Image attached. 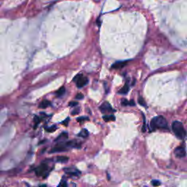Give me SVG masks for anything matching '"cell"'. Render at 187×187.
I'll return each instance as SVG.
<instances>
[{
  "label": "cell",
  "mask_w": 187,
  "mask_h": 187,
  "mask_svg": "<svg viewBox=\"0 0 187 187\" xmlns=\"http://www.w3.org/2000/svg\"><path fill=\"white\" fill-rule=\"evenodd\" d=\"M174 153H175V156L178 158H183L186 156V150H185L184 148L182 146L177 147L175 149Z\"/></svg>",
  "instance_id": "obj_7"
},
{
  "label": "cell",
  "mask_w": 187,
  "mask_h": 187,
  "mask_svg": "<svg viewBox=\"0 0 187 187\" xmlns=\"http://www.w3.org/2000/svg\"><path fill=\"white\" fill-rule=\"evenodd\" d=\"M65 90H66L65 88H64V86L61 87L58 91H56V96H58V97H61V96H62L63 95L65 94V91H66Z\"/></svg>",
  "instance_id": "obj_12"
},
{
  "label": "cell",
  "mask_w": 187,
  "mask_h": 187,
  "mask_svg": "<svg viewBox=\"0 0 187 187\" xmlns=\"http://www.w3.org/2000/svg\"><path fill=\"white\" fill-rule=\"evenodd\" d=\"M68 146L66 145V142H58L54 148L50 150V153H58V152H62L67 150Z\"/></svg>",
  "instance_id": "obj_4"
},
{
  "label": "cell",
  "mask_w": 187,
  "mask_h": 187,
  "mask_svg": "<svg viewBox=\"0 0 187 187\" xmlns=\"http://www.w3.org/2000/svg\"><path fill=\"white\" fill-rule=\"evenodd\" d=\"M77 135H78L79 137H84L85 138V137H87L88 136V130H87V129H83L80 131V133H79Z\"/></svg>",
  "instance_id": "obj_15"
},
{
  "label": "cell",
  "mask_w": 187,
  "mask_h": 187,
  "mask_svg": "<svg viewBox=\"0 0 187 187\" xmlns=\"http://www.w3.org/2000/svg\"><path fill=\"white\" fill-rule=\"evenodd\" d=\"M67 137H68V134L66 132H65V131H64V132L61 133V134L57 137V138L55 140V141H56V142H58H58H60V141H61H61L67 139Z\"/></svg>",
  "instance_id": "obj_9"
},
{
  "label": "cell",
  "mask_w": 187,
  "mask_h": 187,
  "mask_svg": "<svg viewBox=\"0 0 187 187\" xmlns=\"http://www.w3.org/2000/svg\"><path fill=\"white\" fill-rule=\"evenodd\" d=\"M47 164H45V163H42L41 164L39 167H37V168L35 169V173L37 176H40L42 175L45 171L47 170Z\"/></svg>",
  "instance_id": "obj_6"
},
{
  "label": "cell",
  "mask_w": 187,
  "mask_h": 187,
  "mask_svg": "<svg viewBox=\"0 0 187 187\" xmlns=\"http://www.w3.org/2000/svg\"><path fill=\"white\" fill-rule=\"evenodd\" d=\"M64 170L66 171V172L67 174H69V175H72V176H77V175H79V174H80V172H78V171H77V170H72V169H64Z\"/></svg>",
  "instance_id": "obj_13"
},
{
  "label": "cell",
  "mask_w": 187,
  "mask_h": 187,
  "mask_svg": "<svg viewBox=\"0 0 187 187\" xmlns=\"http://www.w3.org/2000/svg\"><path fill=\"white\" fill-rule=\"evenodd\" d=\"M151 183L153 186H159V185L161 184L160 181H159V180H153L151 181Z\"/></svg>",
  "instance_id": "obj_20"
},
{
  "label": "cell",
  "mask_w": 187,
  "mask_h": 187,
  "mask_svg": "<svg viewBox=\"0 0 187 187\" xmlns=\"http://www.w3.org/2000/svg\"><path fill=\"white\" fill-rule=\"evenodd\" d=\"M79 112H80V109H79V108L75 109V110H74L72 112V115H76V114H78Z\"/></svg>",
  "instance_id": "obj_26"
},
{
  "label": "cell",
  "mask_w": 187,
  "mask_h": 187,
  "mask_svg": "<svg viewBox=\"0 0 187 187\" xmlns=\"http://www.w3.org/2000/svg\"><path fill=\"white\" fill-rule=\"evenodd\" d=\"M150 127L151 130H155L156 129H167V121L163 116L159 115L151 120L150 123Z\"/></svg>",
  "instance_id": "obj_1"
},
{
  "label": "cell",
  "mask_w": 187,
  "mask_h": 187,
  "mask_svg": "<svg viewBox=\"0 0 187 187\" xmlns=\"http://www.w3.org/2000/svg\"><path fill=\"white\" fill-rule=\"evenodd\" d=\"M50 105V101L48 100H43L42 102L39 104V107H40V108H46L47 107H48V106Z\"/></svg>",
  "instance_id": "obj_14"
},
{
  "label": "cell",
  "mask_w": 187,
  "mask_h": 187,
  "mask_svg": "<svg viewBox=\"0 0 187 187\" xmlns=\"http://www.w3.org/2000/svg\"><path fill=\"white\" fill-rule=\"evenodd\" d=\"M61 186H63V187H67V185H66V181H64V182H63V183H61V184L60 185L59 187H61Z\"/></svg>",
  "instance_id": "obj_29"
},
{
  "label": "cell",
  "mask_w": 187,
  "mask_h": 187,
  "mask_svg": "<svg viewBox=\"0 0 187 187\" xmlns=\"http://www.w3.org/2000/svg\"><path fill=\"white\" fill-rule=\"evenodd\" d=\"M142 116H143V126H142V131H145V115H142Z\"/></svg>",
  "instance_id": "obj_27"
},
{
  "label": "cell",
  "mask_w": 187,
  "mask_h": 187,
  "mask_svg": "<svg viewBox=\"0 0 187 187\" xmlns=\"http://www.w3.org/2000/svg\"><path fill=\"white\" fill-rule=\"evenodd\" d=\"M129 105H130V106H134V105H135V103H134V101H133L132 99H131V100L129 101Z\"/></svg>",
  "instance_id": "obj_28"
},
{
  "label": "cell",
  "mask_w": 187,
  "mask_h": 187,
  "mask_svg": "<svg viewBox=\"0 0 187 187\" xmlns=\"http://www.w3.org/2000/svg\"><path fill=\"white\" fill-rule=\"evenodd\" d=\"M172 129L174 134L180 140H183L186 137V131L181 122L175 121L172 123Z\"/></svg>",
  "instance_id": "obj_2"
},
{
  "label": "cell",
  "mask_w": 187,
  "mask_h": 187,
  "mask_svg": "<svg viewBox=\"0 0 187 187\" xmlns=\"http://www.w3.org/2000/svg\"><path fill=\"white\" fill-rule=\"evenodd\" d=\"M73 81L76 82V85H77V88H82V87L85 86L88 83V79L85 76H83L82 74H78V75H77L74 77Z\"/></svg>",
  "instance_id": "obj_3"
},
{
  "label": "cell",
  "mask_w": 187,
  "mask_h": 187,
  "mask_svg": "<svg viewBox=\"0 0 187 187\" xmlns=\"http://www.w3.org/2000/svg\"><path fill=\"white\" fill-rule=\"evenodd\" d=\"M121 104L123 106H126V105H129V101L126 99H123L121 100Z\"/></svg>",
  "instance_id": "obj_23"
},
{
  "label": "cell",
  "mask_w": 187,
  "mask_h": 187,
  "mask_svg": "<svg viewBox=\"0 0 187 187\" xmlns=\"http://www.w3.org/2000/svg\"><path fill=\"white\" fill-rule=\"evenodd\" d=\"M129 90V85H128L127 83H125V85H123V87L122 88L120 89V91H118V94H126L128 93Z\"/></svg>",
  "instance_id": "obj_10"
},
{
  "label": "cell",
  "mask_w": 187,
  "mask_h": 187,
  "mask_svg": "<svg viewBox=\"0 0 187 187\" xmlns=\"http://www.w3.org/2000/svg\"><path fill=\"white\" fill-rule=\"evenodd\" d=\"M138 103L140 104L141 106H143V107H147L146 104H145V100H144L143 98H142V96H139L138 97Z\"/></svg>",
  "instance_id": "obj_17"
},
{
  "label": "cell",
  "mask_w": 187,
  "mask_h": 187,
  "mask_svg": "<svg viewBox=\"0 0 187 187\" xmlns=\"http://www.w3.org/2000/svg\"><path fill=\"white\" fill-rule=\"evenodd\" d=\"M34 123H35V126H34V129H35V128H37V126L38 125V123L40 122V119H39V117L36 115V116L34 118Z\"/></svg>",
  "instance_id": "obj_19"
},
{
  "label": "cell",
  "mask_w": 187,
  "mask_h": 187,
  "mask_svg": "<svg viewBox=\"0 0 187 187\" xmlns=\"http://www.w3.org/2000/svg\"><path fill=\"white\" fill-rule=\"evenodd\" d=\"M56 129H57L56 126H50V127L45 128V130H46L47 132H53V131H56Z\"/></svg>",
  "instance_id": "obj_18"
},
{
  "label": "cell",
  "mask_w": 187,
  "mask_h": 187,
  "mask_svg": "<svg viewBox=\"0 0 187 187\" xmlns=\"http://www.w3.org/2000/svg\"><path fill=\"white\" fill-rule=\"evenodd\" d=\"M77 104H78V103H77V102H74V101H72V102H70L69 103V106H70V107H75V106H77Z\"/></svg>",
  "instance_id": "obj_24"
},
{
  "label": "cell",
  "mask_w": 187,
  "mask_h": 187,
  "mask_svg": "<svg viewBox=\"0 0 187 187\" xmlns=\"http://www.w3.org/2000/svg\"><path fill=\"white\" fill-rule=\"evenodd\" d=\"M88 120V117H84V116H81V117H79V118H77V121L79 122H81V121H87Z\"/></svg>",
  "instance_id": "obj_21"
},
{
  "label": "cell",
  "mask_w": 187,
  "mask_h": 187,
  "mask_svg": "<svg viewBox=\"0 0 187 187\" xmlns=\"http://www.w3.org/2000/svg\"><path fill=\"white\" fill-rule=\"evenodd\" d=\"M68 159H69V158L66 157V156H58L56 158V161L60 163H66L67 162Z\"/></svg>",
  "instance_id": "obj_16"
},
{
  "label": "cell",
  "mask_w": 187,
  "mask_h": 187,
  "mask_svg": "<svg viewBox=\"0 0 187 187\" xmlns=\"http://www.w3.org/2000/svg\"><path fill=\"white\" fill-rule=\"evenodd\" d=\"M69 118H67L66 120H64V121L61 122V123H62V124H64V126H68V123H69Z\"/></svg>",
  "instance_id": "obj_25"
},
{
  "label": "cell",
  "mask_w": 187,
  "mask_h": 187,
  "mask_svg": "<svg viewBox=\"0 0 187 187\" xmlns=\"http://www.w3.org/2000/svg\"><path fill=\"white\" fill-rule=\"evenodd\" d=\"M99 110L102 113L106 114V113H111V112H114V110L112 108V106L110 105V104L107 102H104L99 106Z\"/></svg>",
  "instance_id": "obj_5"
},
{
  "label": "cell",
  "mask_w": 187,
  "mask_h": 187,
  "mask_svg": "<svg viewBox=\"0 0 187 187\" xmlns=\"http://www.w3.org/2000/svg\"><path fill=\"white\" fill-rule=\"evenodd\" d=\"M128 61H117V62L114 63L112 64L111 67L112 69H121V68L123 67L124 66L126 65L127 64Z\"/></svg>",
  "instance_id": "obj_8"
},
{
  "label": "cell",
  "mask_w": 187,
  "mask_h": 187,
  "mask_svg": "<svg viewBox=\"0 0 187 187\" xmlns=\"http://www.w3.org/2000/svg\"><path fill=\"white\" fill-rule=\"evenodd\" d=\"M103 120L104 121H115V117L113 115H103L102 117Z\"/></svg>",
  "instance_id": "obj_11"
},
{
  "label": "cell",
  "mask_w": 187,
  "mask_h": 187,
  "mask_svg": "<svg viewBox=\"0 0 187 187\" xmlns=\"http://www.w3.org/2000/svg\"><path fill=\"white\" fill-rule=\"evenodd\" d=\"M83 98H84V95H83V94L79 93V94H76V96H75V99H83Z\"/></svg>",
  "instance_id": "obj_22"
}]
</instances>
